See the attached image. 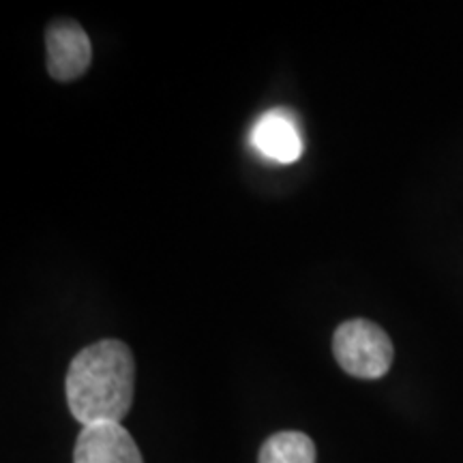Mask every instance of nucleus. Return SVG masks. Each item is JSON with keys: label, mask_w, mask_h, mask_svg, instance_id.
<instances>
[{"label": "nucleus", "mask_w": 463, "mask_h": 463, "mask_svg": "<svg viewBox=\"0 0 463 463\" xmlns=\"http://www.w3.org/2000/svg\"><path fill=\"white\" fill-rule=\"evenodd\" d=\"M73 463H144V459L136 439L120 422H97L80 431Z\"/></svg>", "instance_id": "20e7f679"}, {"label": "nucleus", "mask_w": 463, "mask_h": 463, "mask_svg": "<svg viewBox=\"0 0 463 463\" xmlns=\"http://www.w3.org/2000/svg\"><path fill=\"white\" fill-rule=\"evenodd\" d=\"M136 363L129 345L118 339L97 341L69 364L65 391L73 419L84 427L120 422L129 414Z\"/></svg>", "instance_id": "f257e3e1"}, {"label": "nucleus", "mask_w": 463, "mask_h": 463, "mask_svg": "<svg viewBox=\"0 0 463 463\" xmlns=\"http://www.w3.org/2000/svg\"><path fill=\"white\" fill-rule=\"evenodd\" d=\"M316 444L307 433L281 431L260 449L258 463H316Z\"/></svg>", "instance_id": "423d86ee"}, {"label": "nucleus", "mask_w": 463, "mask_h": 463, "mask_svg": "<svg viewBox=\"0 0 463 463\" xmlns=\"http://www.w3.org/2000/svg\"><path fill=\"white\" fill-rule=\"evenodd\" d=\"M333 354L345 373L361 380H378L392 364V341L378 324L347 320L333 335Z\"/></svg>", "instance_id": "f03ea898"}, {"label": "nucleus", "mask_w": 463, "mask_h": 463, "mask_svg": "<svg viewBox=\"0 0 463 463\" xmlns=\"http://www.w3.org/2000/svg\"><path fill=\"white\" fill-rule=\"evenodd\" d=\"M251 144L264 157L277 164H294L303 155V137L297 120L286 109H270L253 125Z\"/></svg>", "instance_id": "39448f33"}, {"label": "nucleus", "mask_w": 463, "mask_h": 463, "mask_svg": "<svg viewBox=\"0 0 463 463\" xmlns=\"http://www.w3.org/2000/svg\"><path fill=\"white\" fill-rule=\"evenodd\" d=\"M48 71L56 82H73L90 67L92 48L89 34L73 20H56L45 33Z\"/></svg>", "instance_id": "7ed1b4c3"}]
</instances>
